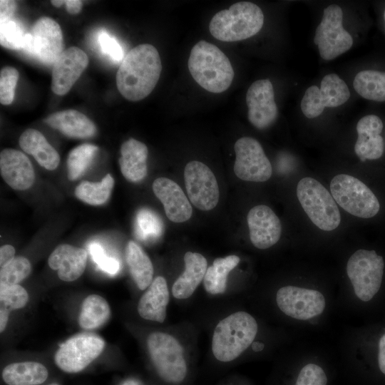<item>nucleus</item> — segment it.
Masks as SVG:
<instances>
[{
    "label": "nucleus",
    "mask_w": 385,
    "mask_h": 385,
    "mask_svg": "<svg viewBox=\"0 0 385 385\" xmlns=\"http://www.w3.org/2000/svg\"><path fill=\"white\" fill-rule=\"evenodd\" d=\"M162 71L158 50L143 43L132 48L124 57L116 73L120 93L130 101L147 97L155 88Z\"/></svg>",
    "instance_id": "obj_1"
},
{
    "label": "nucleus",
    "mask_w": 385,
    "mask_h": 385,
    "mask_svg": "<svg viewBox=\"0 0 385 385\" xmlns=\"http://www.w3.org/2000/svg\"><path fill=\"white\" fill-rule=\"evenodd\" d=\"M188 66L196 83L214 93L226 91L234 78L227 56L215 45L205 40H200L192 48Z\"/></svg>",
    "instance_id": "obj_2"
},
{
    "label": "nucleus",
    "mask_w": 385,
    "mask_h": 385,
    "mask_svg": "<svg viewBox=\"0 0 385 385\" xmlns=\"http://www.w3.org/2000/svg\"><path fill=\"white\" fill-rule=\"evenodd\" d=\"M257 330V323L249 313L240 311L230 314L215 328L212 339L213 355L222 362L237 359L254 341Z\"/></svg>",
    "instance_id": "obj_3"
},
{
    "label": "nucleus",
    "mask_w": 385,
    "mask_h": 385,
    "mask_svg": "<svg viewBox=\"0 0 385 385\" xmlns=\"http://www.w3.org/2000/svg\"><path fill=\"white\" fill-rule=\"evenodd\" d=\"M263 24L264 14L257 5L240 1L216 13L210 20L209 31L217 40L233 42L255 36Z\"/></svg>",
    "instance_id": "obj_4"
},
{
    "label": "nucleus",
    "mask_w": 385,
    "mask_h": 385,
    "mask_svg": "<svg viewBox=\"0 0 385 385\" xmlns=\"http://www.w3.org/2000/svg\"><path fill=\"white\" fill-rule=\"evenodd\" d=\"M296 195L302 210L318 229L332 232L339 227L342 221L339 206L319 180L309 176L302 178L297 184Z\"/></svg>",
    "instance_id": "obj_5"
},
{
    "label": "nucleus",
    "mask_w": 385,
    "mask_h": 385,
    "mask_svg": "<svg viewBox=\"0 0 385 385\" xmlns=\"http://www.w3.org/2000/svg\"><path fill=\"white\" fill-rule=\"evenodd\" d=\"M329 190L338 206L354 217L369 219L380 210L377 197L355 176L344 173L334 175Z\"/></svg>",
    "instance_id": "obj_6"
},
{
    "label": "nucleus",
    "mask_w": 385,
    "mask_h": 385,
    "mask_svg": "<svg viewBox=\"0 0 385 385\" xmlns=\"http://www.w3.org/2000/svg\"><path fill=\"white\" fill-rule=\"evenodd\" d=\"M384 267L383 257L374 250L359 249L349 258L346 274L360 300L368 302L379 292Z\"/></svg>",
    "instance_id": "obj_7"
},
{
    "label": "nucleus",
    "mask_w": 385,
    "mask_h": 385,
    "mask_svg": "<svg viewBox=\"0 0 385 385\" xmlns=\"http://www.w3.org/2000/svg\"><path fill=\"white\" fill-rule=\"evenodd\" d=\"M147 346L151 360L164 381L177 384L185 379L187 366L183 349L175 337L164 332H153L148 337Z\"/></svg>",
    "instance_id": "obj_8"
},
{
    "label": "nucleus",
    "mask_w": 385,
    "mask_h": 385,
    "mask_svg": "<svg viewBox=\"0 0 385 385\" xmlns=\"http://www.w3.org/2000/svg\"><path fill=\"white\" fill-rule=\"evenodd\" d=\"M343 11L337 4L324 9L323 16L318 25L314 43L318 46L324 60H332L351 48L353 38L342 26Z\"/></svg>",
    "instance_id": "obj_9"
},
{
    "label": "nucleus",
    "mask_w": 385,
    "mask_h": 385,
    "mask_svg": "<svg viewBox=\"0 0 385 385\" xmlns=\"http://www.w3.org/2000/svg\"><path fill=\"white\" fill-rule=\"evenodd\" d=\"M105 344V341L96 334H76L58 348L54 355L55 363L65 372H79L101 354Z\"/></svg>",
    "instance_id": "obj_10"
},
{
    "label": "nucleus",
    "mask_w": 385,
    "mask_h": 385,
    "mask_svg": "<svg viewBox=\"0 0 385 385\" xmlns=\"http://www.w3.org/2000/svg\"><path fill=\"white\" fill-rule=\"evenodd\" d=\"M63 40L59 24L43 16L33 25L24 37L22 50L45 64L54 63L63 51Z\"/></svg>",
    "instance_id": "obj_11"
},
{
    "label": "nucleus",
    "mask_w": 385,
    "mask_h": 385,
    "mask_svg": "<svg viewBox=\"0 0 385 385\" xmlns=\"http://www.w3.org/2000/svg\"><path fill=\"white\" fill-rule=\"evenodd\" d=\"M350 98L346 83L336 73L324 76L320 88L311 86L305 91L301 101L302 113L308 118L319 116L325 108H336Z\"/></svg>",
    "instance_id": "obj_12"
},
{
    "label": "nucleus",
    "mask_w": 385,
    "mask_h": 385,
    "mask_svg": "<svg viewBox=\"0 0 385 385\" xmlns=\"http://www.w3.org/2000/svg\"><path fill=\"white\" fill-rule=\"evenodd\" d=\"M234 150V172L238 178L261 183L271 178V163L258 140L251 137L240 138L235 142Z\"/></svg>",
    "instance_id": "obj_13"
},
{
    "label": "nucleus",
    "mask_w": 385,
    "mask_h": 385,
    "mask_svg": "<svg viewBox=\"0 0 385 385\" xmlns=\"http://www.w3.org/2000/svg\"><path fill=\"white\" fill-rule=\"evenodd\" d=\"M184 179L188 198L195 207L207 211L216 207L220 197L218 183L205 164L189 162L184 170Z\"/></svg>",
    "instance_id": "obj_14"
},
{
    "label": "nucleus",
    "mask_w": 385,
    "mask_h": 385,
    "mask_svg": "<svg viewBox=\"0 0 385 385\" xmlns=\"http://www.w3.org/2000/svg\"><path fill=\"white\" fill-rule=\"evenodd\" d=\"M276 302L284 314L299 320L319 316L326 305L325 298L320 292L292 285L277 290Z\"/></svg>",
    "instance_id": "obj_15"
},
{
    "label": "nucleus",
    "mask_w": 385,
    "mask_h": 385,
    "mask_svg": "<svg viewBox=\"0 0 385 385\" xmlns=\"http://www.w3.org/2000/svg\"><path fill=\"white\" fill-rule=\"evenodd\" d=\"M250 123L257 129L270 126L277 119L278 109L274 101V93L269 79L253 82L246 93Z\"/></svg>",
    "instance_id": "obj_16"
},
{
    "label": "nucleus",
    "mask_w": 385,
    "mask_h": 385,
    "mask_svg": "<svg viewBox=\"0 0 385 385\" xmlns=\"http://www.w3.org/2000/svg\"><path fill=\"white\" fill-rule=\"evenodd\" d=\"M247 222L250 239L255 247L265 250L279 240L282 224L278 216L269 206L257 205L251 208L247 216Z\"/></svg>",
    "instance_id": "obj_17"
},
{
    "label": "nucleus",
    "mask_w": 385,
    "mask_h": 385,
    "mask_svg": "<svg viewBox=\"0 0 385 385\" xmlns=\"http://www.w3.org/2000/svg\"><path fill=\"white\" fill-rule=\"evenodd\" d=\"M88 64L86 53L72 46L61 53L53 64L51 90L57 95L66 94Z\"/></svg>",
    "instance_id": "obj_18"
},
{
    "label": "nucleus",
    "mask_w": 385,
    "mask_h": 385,
    "mask_svg": "<svg viewBox=\"0 0 385 385\" xmlns=\"http://www.w3.org/2000/svg\"><path fill=\"white\" fill-rule=\"evenodd\" d=\"M383 121L376 115H366L359 120L356 127L357 139L354 149L361 162L377 160L383 155Z\"/></svg>",
    "instance_id": "obj_19"
},
{
    "label": "nucleus",
    "mask_w": 385,
    "mask_h": 385,
    "mask_svg": "<svg viewBox=\"0 0 385 385\" xmlns=\"http://www.w3.org/2000/svg\"><path fill=\"white\" fill-rule=\"evenodd\" d=\"M0 171L4 180L11 188L26 190L35 181V172L29 158L22 152L6 148L0 153Z\"/></svg>",
    "instance_id": "obj_20"
},
{
    "label": "nucleus",
    "mask_w": 385,
    "mask_h": 385,
    "mask_svg": "<svg viewBox=\"0 0 385 385\" xmlns=\"http://www.w3.org/2000/svg\"><path fill=\"white\" fill-rule=\"evenodd\" d=\"M155 196L163 205L167 217L173 222L188 220L192 213V206L181 188L167 178L155 179L152 185Z\"/></svg>",
    "instance_id": "obj_21"
},
{
    "label": "nucleus",
    "mask_w": 385,
    "mask_h": 385,
    "mask_svg": "<svg viewBox=\"0 0 385 385\" xmlns=\"http://www.w3.org/2000/svg\"><path fill=\"white\" fill-rule=\"evenodd\" d=\"M86 263V251L68 244L57 246L48 259V266L57 270L59 279L64 282L78 279L83 274Z\"/></svg>",
    "instance_id": "obj_22"
},
{
    "label": "nucleus",
    "mask_w": 385,
    "mask_h": 385,
    "mask_svg": "<svg viewBox=\"0 0 385 385\" xmlns=\"http://www.w3.org/2000/svg\"><path fill=\"white\" fill-rule=\"evenodd\" d=\"M170 299L168 284L163 277H155L138 304L139 315L147 320L163 323Z\"/></svg>",
    "instance_id": "obj_23"
},
{
    "label": "nucleus",
    "mask_w": 385,
    "mask_h": 385,
    "mask_svg": "<svg viewBox=\"0 0 385 385\" xmlns=\"http://www.w3.org/2000/svg\"><path fill=\"white\" fill-rule=\"evenodd\" d=\"M44 121L69 138H88L96 133L94 123L82 113L73 109L51 113Z\"/></svg>",
    "instance_id": "obj_24"
},
{
    "label": "nucleus",
    "mask_w": 385,
    "mask_h": 385,
    "mask_svg": "<svg viewBox=\"0 0 385 385\" xmlns=\"http://www.w3.org/2000/svg\"><path fill=\"white\" fill-rule=\"evenodd\" d=\"M185 271L175 280L172 287V293L178 299L192 296L204 279L207 269L205 257L197 252H187L184 255Z\"/></svg>",
    "instance_id": "obj_25"
},
{
    "label": "nucleus",
    "mask_w": 385,
    "mask_h": 385,
    "mask_svg": "<svg viewBox=\"0 0 385 385\" xmlns=\"http://www.w3.org/2000/svg\"><path fill=\"white\" fill-rule=\"evenodd\" d=\"M148 148L143 143L130 138L120 148L118 160L123 177L132 183L141 181L147 175Z\"/></svg>",
    "instance_id": "obj_26"
},
{
    "label": "nucleus",
    "mask_w": 385,
    "mask_h": 385,
    "mask_svg": "<svg viewBox=\"0 0 385 385\" xmlns=\"http://www.w3.org/2000/svg\"><path fill=\"white\" fill-rule=\"evenodd\" d=\"M19 143L24 152L31 155L46 170H53L58 167L59 155L40 131L34 128L26 130L21 135Z\"/></svg>",
    "instance_id": "obj_27"
},
{
    "label": "nucleus",
    "mask_w": 385,
    "mask_h": 385,
    "mask_svg": "<svg viewBox=\"0 0 385 385\" xmlns=\"http://www.w3.org/2000/svg\"><path fill=\"white\" fill-rule=\"evenodd\" d=\"M48 376L46 367L36 361H23L7 365L2 371V379L8 385H38Z\"/></svg>",
    "instance_id": "obj_28"
},
{
    "label": "nucleus",
    "mask_w": 385,
    "mask_h": 385,
    "mask_svg": "<svg viewBox=\"0 0 385 385\" xmlns=\"http://www.w3.org/2000/svg\"><path fill=\"white\" fill-rule=\"evenodd\" d=\"M125 260L130 273L138 287L144 290L152 283L153 266L144 250L130 240L125 248Z\"/></svg>",
    "instance_id": "obj_29"
},
{
    "label": "nucleus",
    "mask_w": 385,
    "mask_h": 385,
    "mask_svg": "<svg viewBox=\"0 0 385 385\" xmlns=\"http://www.w3.org/2000/svg\"><path fill=\"white\" fill-rule=\"evenodd\" d=\"M110 317L108 302L100 295L91 294L83 301L78 322L82 329L91 330L104 324Z\"/></svg>",
    "instance_id": "obj_30"
},
{
    "label": "nucleus",
    "mask_w": 385,
    "mask_h": 385,
    "mask_svg": "<svg viewBox=\"0 0 385 385\" xmlns=\"http://www.w3.org/2000/svg\"><path fill=\"white\" fill-rule=\"evenodd\" d=\"M239 262L240 258L234 255L216 258L206 270L203 279L205 290L211 294L224 293L227 288V275Z\"/></svg>",
    "instance_id": "obj_31"
},
{
    "label": "nucleus",
    "mask_w": 385,
    "mask_h": 385,
    "mask_svg": "<svg viewBox=\"0 0 385 385\" xmlns=\"http://www.w3.org/2000/svg\"><path fill=\"white\" fill-rule=\"evenodd\" d=\"M354 88L362 98L376 102H385V71L364 70L356 73Z\"/></svg>",
    "instance_id": "obj_32"
},
{
    "label": "nucleus",
    "mask_w": 385,
    "mask_h": 385,
    "mask_svg": "<svg viewBox=\"0 0 385 385\" xmlns=\"http://www.w3.org/2000/svg\"><path fill=\"white\" fill-rule=\"evenodd\" d=\"M113 185V178L107 174L100 182L82 181L76 186L75 195L88 205H100L108 200Z\"/></svg>",
    "instance_id": "obj_33"
},
{
    "label": "nucleus",
    "mask_w": 385,
    "mask_h": 385,
    "mask_svg": "<svg viewBox=\"0 0 385 385\" xmlns=\"http://www.w3.org/2000/svg\"><path fill=\"white\" fill-rule=\"evenodd\" d=\"M98 148L92 144L84 143L72 149L68 155L66 166L70 180L79 178L91 164Z\"/></svg>",
    "instance_id": "obj_34"
},
{
    "label": "nucleus",
    "mask_w": 385,
    "mask_h": 385,
    "mask_svg": "<svg viewBox=\"0 0 385 385\" xmlns=\"http://www.w3.org/2000/svg\"><path fill=\"white\" fill-rule=\"evenodd\" d=\"M163 222L152 210L143 208L138 211L135 217V232L142 240L158 237L163 233Z\"/></svg>",
    "instance_id": "obj_35"
},
{
    "label": "nucleus",
    "mask_w": 385,
    "mask_h": 385,
    "mask_svg": "<svg viewBox=\"0 0 385 385\" xmlns=\"http://www.w3.org/2000/svg\"><path fill=\"white\" fill-rule=\"evenodd\" d=\"M31 272L29 260L22 256L15 257L8 264L1 267L0 286L18 284Z\"/></svg>",
    "instance_id": "obj_36"
},
{
    "label": "nucleus",
    "mask_w": 385,
    "mask_h": 385,
    "mask_svg": "<svg viewBox=\"0 0 385 385\" xmlns=\"http://www.w3.org/2000/svg\"><path fill=\"white\" fill-rule=\"evenodd\" d=\"M25 33L22 25L13 18L0 22V44L11 50H22Z\"/></svg>",
    "instance_id": "obj_37"
},
{
    "label": "nucleus",
    "mask_w": 385,
    "mask_h": 385,
    "mask_svg": "<svg viewBox=\"0 0 385 385\" xmlns=\"http://www.w3.org/2000/svg\"><path fill=\"white\" fill-rule=\"evenodd\" d=\"M28 300V292L22 286H0V308L9 312L21 309L26 306Z\"/></svg>",
    "instance_id": "obj_38"
},
{
    "label": "nucleus",
    "mask_w": 385,
    "mask_h": 385,
    "mask_svg": "<svg viewBox=\"0 0 385 385\" xmlns=\"http://www.w3.org/2000/svg\"><path fill=\"white\" fill-rule=\"evenodd\" d=\"M19 71L14 67H4L0 72V102L11 104L14 98L15 88L19 80Z\"/></svg>",
    "instance_id": "obj_39"
},
{
    "label": "nucleus",
    "mask_w": 385,
    "mask_h": 385,
    "mask_svg": "<svg viewBox=\"0 0 385 385\" xmlns=\"http://www.w3.org/2000/svg\"><path fill=\"white\" fill-rule=\"evenodd\" d=\"M323 369L316 364H307L300 370L294 385H327Z\"/></svg>",
    "instance_id": "obj_40"
},
{
    "label": "nucleus",
    "mask_w": 385,
    "mask_h": 385,
    "mask_svg": "<svg viewBox=\"0 0 385 385\" xmlns=\"http://www.w3.org/2000/svg\"><path fill=\"white\" fill-rule=\"evenodd\" d=\"M89 252L93 261L98 267L103 272L113 275L119 270V262L114 257H108L102 246L97 242H92L89 245Z\"/></svg>",
    "instance_id": "obj_41"
},
{
    "label": "nucleus",
    "mask_w": 385,
    "mask_h": 385,
    "mask_svg": "<svg viewBox=\"0 0 385 385\" xmlns=\"http://www.w3.org/2000/svg\"><path fill=\"white\" fill-rule=\"evenodd\" d=\"M98 41L102 53L107 55L113 61L118 63L123 60L124 53L121 46L106 31L99 33Z\"/></svg>",
    "instance_id": "obj_42"
},
{
    "label": "nucleus",
    "mask_w": 385,
    "mask_h": 385,
    "mask_svg": "<svg viewBox=\"0 0 385 385\" xmlns=\"http://www.w3.org/2000/svg\"><path fill=\"white\" fill-rule=\"evenodd\" d=\"M16 3L14 1L1 0L0 1V22L13 18V14L16 10Z\"/></svg>",
    "instance_id": "obj_43"
},
{
    "label": "nucleus",
    "mask_w": 385,
    "mask_h": 385,
    "mask_svg": "<svg viewBox=\"0 0 385 385\" xmlns=\"http://www.w3.org/2000/svg\"><path fill=\"white\" fill-rule=\"evenodd\" d=\"M15 257V249L11 245H4L0 248V267H2Z\"/></svg>",
    "instance_id": "obj_44"
},
{
    "label": "nucleus",
    "mask_w": 385,
    "mask_h": 385,
    "mask_svg": "<svg viewBox=\"0 0 385 385\" xmlns=\"http://www.w3.org/2000/svg\"><path fill=\"white\" fill-rule=\"evenodd\" d=\"M378 364L381 371L385 374V334L381 336L379 342Z\"/></svg>",
    "instance_id": "obj_45"
},
{
    "label": "nucleus",
    "mask_w": 385,
    "mask_h": 385,
    "mask_svg": "<svg viewBox=\"0 0 385 385\" xmlns=\"http://www.w3.org/2000/svg\"><path fill=\"white\" fill-rule=\"evenodd\" d=\"M67 11L71 14H77L81 10L83 3L80 0H66Z\"/></svg>",
    "instance_id": "obj_46"
},
{
    "label": "nucleus",
    "mask_w": 385,
    "mask_h": 385,
    "mask_svg": "<svg viewBox=\"0 0 385 385\" xmlns=\"http://www.w3.org/2000/svg\"><path fill=\"white\" fill-rule=\"evenodd\" d=\"M9 311L0 308V332H3L7 325L9 317Z\"/></svg>",
    "instance_id": "obj_47"
},
{
    "label": "nucleus",
    "mask_w": 385,
    "mask_h": 385,
    "mask_svg": "<svg viewBox=\"0 0 385 385\" xmlns=\"http://www.w3.org/2000/svg\"><path fill=\"white\" fill-rule=\"evenodd\" d=\"M65 0H52L51 1V3L53 6L56 7H60L63 4H65Z\"/></svg>",
    "instance_id": "obj_48"
},
{
    "label": "nucleus",
    "mask_w": 385,
    "mask_h": 385,
    "mask_svg": "<svg viewBox=\"0 0 385 385\" xmlns=\"http://www.w3.org/2000/svg\"><path fill=\"white\" fill-rule=\"evenodd\" d=\"M122 385H140L138 381H134V380H129V381H125L123 384Z\"/></svg>",
    "instance_id": "obj_49"
},
{
    "label": "nucleus",
    "mask_w": 385,
    "mask_h": 385,
    "mask_svg": "<svg viewBox=\"0 0 385 385\" xmlns=\"http://www.w3.org/2000/svg\"><path fill=\"white\" fill-rule=\"evenodd\" d=\"M382 16H383V20L384 22V31H385V9H384Z\"/></svg>",
    "instance_id": "obj_50"
},
{
    "label": "nucleus",
    "mask_w": 385,
    "mask_h": 385,
    "mask_svg": "<svg viewBox=\"0 0 385 385\" xmlns=\"http://www.w3.org/2000/svg\"><path fill=\"white\" fill-rule=\"evenodd\" d=\"M50 385H58V384H51Z\"/></svg>",
    "instance_id": "obj_51"
}]
</instances>
